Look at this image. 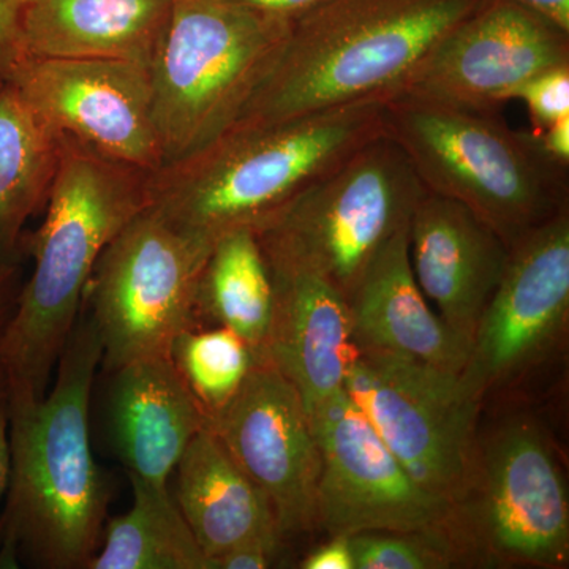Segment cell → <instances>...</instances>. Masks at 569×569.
Segmentation results:
<instances>
[{
    "mask_svg": "<svg viewBox=\"0 0 569 569\" xmlns=\"http://www.w3.org/2000/svg\"><path fill=\"white\" fill-rule=\"evenodd\" d=\"M103 351L92 318L74 325L54 388L9 400L10 478L0 522L3 568L18 559L88 569L99 550L110 486L93 460L89 403Z\"/></svg>",
    "mask_w": 569,
    "mask_h": 569,
    "instance_id": "cell-1",
    "label": "cell"
},
{
    "mask_svg": "<svg viewBox=\"0 0 569 569\" xmlns=\"http://www.w3.org/2000/svg\"><path fill=\"white\" fill-rule=\"evenodd\" d=\"M148 171L59 137L58 170L39 230L26 239L31 279L0 336L7 396L41 399L78 320L93 268L112 238L151 204Z\"/></svg>",
    "mask_w": 569,
    "mask_h": 569,
    "instance_id": "cell-2",
    "label": "cell"
},
{
    "mask_svg": "<svg viewBox=\"0 0 569 569\" xmlns=\"http://www.w3.org/2000/svg\"><path fill=\"white\" fill-rule=\"evenodd\" d=\"M388 96L272 123H234L151 176V208L183 233L216 241L258 227L385 133Z\"/></svg>",
    "mask_w": 569,
    "mask_h": 569,
    "instance_id": "cell-3",
    "label": "cell"
},
{
    "mask_svg": "<svg viewBox=\"0 0 569 569\" xmlns=\"http://www.w3.org/2000/svg\"><path fill=\"white\" fill-rule=\"evenodd\" d=\"M482 2L325 0L291 22L279 59L234 123L282 122L366 97H391L433 44Z\"/></svg>",
    "mask_w": 569,
    "mask_h": 569,
    "instance_id": "cell-4",
    "label": "cell"
},
{
    "mask_svg": "<svg viewBox=\"0 0 569 569\" xmlns=\"http://www.w3.org/2000/svg\"><path fill=\"white\" fill-rule=\"evenodd\" d=\"M385 133L427 192L467 206L509 249L568 208L569 167L546 156L531 130H512L500 111L392 97Z\"/></svg>",
    "mask_w": 569,
    "mask_h": 569,
    "instance_id": "cell-5",
    "label": "cell"
},
{
    "mask_svg": "<svg viewBox=\"0 0 569 569\" xmlns=\"http://www.w3.org/2000/svg\"><path fill=\"white\" fill-rule=\"evenodd\" d=\"M291 21L230 0H171L151 63L163 164L227 132L279 59Z\"/></svg>",
    "mask_w": 569,
    "mask_h": 569,
    "instance_id": "cell-6",
    "label": "cell"
},
{
    "mask_svg": "<svg viewBox=\"0 0 569 569\" xmlns=\"http://www.w3.org/2000/svg\"><path fill=\"white\" fill-rule=\"evenodd\" d=\"M426 192L406 153L383 133L253 231L266 263L320 277L348 301Z\"/></svg>",
    "mask_w": 569,
    "mask_h": 569,
    "instance_id": "cell-7",
    "label": "cell"
},
{
    "mask_svg": "<svg viewBox=\"0 0 569 569\" xmlns=\"http://www.w3.org/2000/svg\"><path fill=\"white\" fill-rule=\"evenodd\" d=\"M212 242L183 233L151 206L104 247L84 298L108 369L171 355L197 320V287Z\"/></svg>",
    "mask_w": 569,
    "mask_h": 569,
    "instance_id": "cell-8",
    "label": "cell"
},
{
    "mask_svg": "<svg viewBox=\"0 0 569 569\" xmlns=\"http://www.w3.org/2000/svg\"><path fill=\"white\" fill-rule=\"evenodd\" d=\"M343 389L415 481L455 507L466 500L477 468L482 399L460 373L408 356L358 350Z\"/></svg>",
    "mask_w": 569,
    "mask_h": 569,
    "instance_id": "cell-9",
    "label": "cell"
},
{
    "mask_svg": "<svg viewBox=\"0 0 569 569\" xmlns=\"http://www.w3.org/2000/svg\"><path fill=\"white\" fill-rule=\"evenodd\" d=\"M320 449L317 527L329 537L403 531L448 538L467 556L458 507L411 478L346 389L312 411Z\"/></svg>",
    "mask_w": 569,
    "mask_h": 569,
    "instance_id": "cell-10",
    "label": "cell"
},
{
    "mask_svg": "<svg viewBox=\"0 0 569 569\" xmlns=\"http://www.w3.org/2000/svg\"><path fill=\"white\" fill-rule=\"evenodd\" d=\"M458 518L468 556L549 568L567 563V486L538 426L520 419L492 438L477 459Z\"/></svg>",
    "mask_w": 569,
    "mask_h": 569,
    "instance_id": "cell-11",
    "label": "cell"
},
{
    "mask_svg": "<svg viewBox=\"0 0 569 569\" xmlns=\"http://www.w3.org/2000/svg\"><path fill=\"white\" fill-rule=\"evenodd\" d=\"M3 82L56 137L148 173L162 168L149 67L110 59L24 58Z\"/></svg>",
    "mask_w": 569,
    "mask_h": 569,
    "instance_id": "cell-12",
    "label": "cell"
},
{
    "mask_svg": "<svg viewBox=\"0 0 569 569\" xmlns=\"http://www.w3.org/2000/svg\"><path fill=\"white\" fill-rule=\"evenodd\" d=\"M569 66V32L512 0H485L441 37L392 97L498 112L541 71Z\"/></svg>",
    "mask_w": 569,
    "mask_h": 569,
    "instance_id": "cell-13",
    "label": "cell"
},
{
    "mask_svg": "<svg viewBox=\"0 0 569 569\" xmlns=\"http://www.w3.org/2000/svg\"><path fill=\"white\" fill-rule=\"evenodd\" d=\"M569 316V208L509 249L507 269L479 318L460 377L485 399L537 365Z\"/></svg>",
    "mask_w": 569,
    "mask_h": 569,
    "instance_id": "cell-14",
    "label": "cell"
},
{
    "mask_svg": "<svg viewBox=\"0 0 569 569\" xmlns=\"http://www.w3.org/2000/svg\"><path fill=\"white\" fill-rule=\"evenodd\" d=\"M206 418L263 490L282 537L316 529L320 449L295 385L268 361H258L239 391Z\"/></svg>",
    "mask_w": 569,
    "mask_h": 569,
    "instance_id": "cell-15",
    "label": "cell"
},
{
    "mask_svg": "<svg viewBox=\"0 0 569 569\" xmlns=\"http://www.w3.org/2000/svg\"><path fill=\"white\" fill-rule=\"evenodd\" d=\"M408 249L427 301L470 343L507 269L509 247L467 206L426 192L410 219Z\"/></svg>",
    "mask_w": 569,
    "mask_h": 569,
    "instance_id": "cell-16",
    "label": "cell"
},
{
    "mask_svg": "<svg viewBox=\"0 0 569 569\" xmlns=\"http://www.w3.org/2000/svg\"><path fill=\"white\" fill-rule=\"evenodd\" d=\"M269 272L274 317L260 361L274 366L295 385L310 413L346 387L358 351L350 306L320 277L276 266H269Z\"/></svg>",
    "mask_w": 569,
    "mask_h": 569,
    "instance_id": "cell-17",
    "label": "cell"
},
{
    "mask_svg": "<svg viewBox=\"0 0 569 569\" xmlns=\"http://www.w3.org/2000/svg\"><path fill=\"white\" fill-rule=\"evenodd\" d=\"M108 418L116 452L129 475L168 486L183 451L206 425L171 356L112 370Z\"/></svg>",
    "mask_w": 569,
    "mask_h": 569,
    "instance_id": "cell-18",
    "label": "cell"
},
{
    "mask_svg": "<svg viewBox=\"0 0 569 569\" xmlns=\"http://www.w3.org/2000/svg\"><path fill=\"white\" fill-rule=\"evenodd\" d=\"M408 227L377 254L348 299L356 348L408 356L460 373L470 343L433 312L419 288Z\"/></svg>",
    "mask_w": 569,
    "mask_h": 569,
    "instance_id": "cell-19",
    "label": "cell"
},
{
    "mask_svg": "<svg viewBox=\"0 0 569 569\" xmlns=\"http://www.w3.org/2000/svg\"><path fill=\"white\" fill-rule=\"evenodd\" d=\"M170 13L171 0H31L17 61L110 59L151 69Z\"/></svg>",
    "mask_w": 569,
    "mask_h": 569,
    "instance_id": "cell-20",
    "label": "cell"
},
{
    "mask_svg": "<svg viewBox=\"0 0 569 569\" xmlns=\"http://www.w3.org/2000/svg\"><path fill=\"white\" fill-rule=\"evenodd\" d=\"M176 503L209 560L249 542L280 546L263 490L239 467L208 421L183 451Z\"/></svg>",
    "mask_w": 569,
    "mask_h": 569,
    "instance_id": "cell-21",
    "label": "cell"
},
{
    "mask_svg": "<svg viewBox=\"0 0 569 569\" xmlns=\"http://www.w3.org/2000/svg\"><path fill=\"white\" fill-rule=\"evenodd\" d=\"M59 137L3 82L0 88V272L17 269L26 222L44 206L58 170Z\"/></svg>",
    "mask_w": 569,
    "mask_h": 569,
    "instance_id": "cell-22",
    "label": "cell"
},
{
    "mask_svg": "<svg viewBox=\"0 0 569 569\" xmlns=\"http://www.w3.org/2000/svg\"><path fill=\"white\" fill-rule=\"evenodd\" d=\"M231 329L263 358L272 317L274 284L253 228L239 227L213 241L197 287V318Z\"/></svg>",
    "mask_w": 569,
    "mask_h": 569,
    "instance_id": "cell-23",
    "label": "cell"
},
{
    "mask_svg": "<svg viewBox=\"0 0 569 569\" xmlns=\"http://www.w3.org/2000/svg\"><path fill=\"white\" fill-rule=\"evenodd\" d=\"M129 477L132 508L108 523L88 569H212L168 486Z\"/></svg>",
    "mask_w": 569,
    "mask_h": 569,
    "instance_id": "cell-24",
    "label": "cell"
},
{
    "mask_svg": "<svg viewBox=\"0 0 569 569\" xmlns=\"http://www.w3.org/2000/svg\"><path fill=\"white\" fill-rule=\"evenodd\" d=\"M171 359L206 417L239 391L257 365V355L231 329H186L171 348Z\"/></svg>",
    "mask_w": 569,
    "mask_h": 569,
    "instance_id": "cell-25",
    "label": "cell"
},
{
    "mask_svg": "<svg viewBox=\"0 0 569 569\" xmlns=\"http://www.w3.org/2000/svg\"><path fill=\"white\" fill-rule=\"evenodd\" d=\"M355 569H447L466 557L448 538L403 531H361L350 537Z\"/></svg>",
    "mask_w": 569,
    "mask_h": 569,
    "instance_id": "cell-26",
    "label": "cell"
},
{
    "mask_svg": "<svg viewBox=\"0 0 569 569\" xmlns=\"http://www.w3.org/2000/svg\"><path fill=\"white\" fill-rule=\"evenodd\" d=\"M511 100L527 104L533 133L569 118V66L553 67L520 82L508 93L507 102Z\"/></svg>",
    "mask_w": 569,
    "mask_h": 569,
    "instance_id": "cell-27",
    "label": "cell"
},
{
    "mask_svg": "<svg viewBox=\"0 0 569 569\" xmlns=\"http://www.w3.org/2000/svg\"><path fill=\"white\" fill-rule=\"evenodd\" d=\"M31 0H0V78L18 59L22 14Z\"/></svg>",
    "mask_w": 569,
    "mask_h": 569,
    "instance_id": "cell-28",
    "label": "cell"
},
{
    "mask_svg": "<svg viewBox=\"0 0 569 569\" xmlns=\"http://www.w3.org/2000/svg\"><path fill=\"white\" fill-rule=\"evenodd\" d=\"M279 546L249 542L212 560V569H264L272 567Z\"/></svg>",
    "mask_w": 569,
    "mask_h": 569,
    "instance_id": "cell-29",
    "label": "cell"
},
{
    "mask_svg": "<svg viewBox=\"0 0 569 569\" xmlns=\"http://www.w3.org/2000/svg\"><path fill=\"white\" fill-rule=\"evenodd\" d=\"M302 569H355L350 537H329L301 563Z\"/></svg>",
    "mask_w": 569,
    "mask_h": 569,
    "instance_id": "cell-30",
    "label": "cell"
},
{
    "mask_svg": "<svg viewBox=\"0 0 569 569\" xmlns=\"http://www.w3.org/2000/svg\"><path fill=\"white\" fill-rule=\"evenodd\" d=\"M230 2L239 3L247 9L258 11V13L293 22L307 11L316 9L325 0H230Z\"/></svg>",
    "mask_w": 569,
    "mask_h": 569,
    "instance_id": "cell-31",
    "label": "cell"
},
{
    "mask_svg": "<svg viewBox=\"0 0 569 569\" xmlns=\"http://www.w3.org/2000/svg\"><path fill=\"white\" fill-rule=\"evenodd\" d=\"M535 134L546 156H549L553 162L569 167V118L560 119L548 129Z\"/></svg>",
    "mask_w": 569,
    "mask_h": 569,
    "instance_id": "cell-32",
    "label": "cell"
},
{
    "mask_svg": "<svg viewBox=\"0 0 569 569\" xmlns=\"http://www.w3.org/2000/svg\"><path fill=\"white\" fill-rule=\"evenodd\" d=\"M10 478V445H9V400L7 389H0V500L7 493ZM0 568H3L0 557Z\"/></svg>",
    "mask_w": 569,
    "mask_h": 569,
    "instance_id": "cell-33",
    "label": "cell"
},
{
    "mask_svg": "<svg viewBox=\"0 0 569 569\" xmlns=\"http://www.w3.org/2000/svg\"><path fill=\"white\" fill-rule=\"evenodd\" d=\"M512 2L537 11L569 32V0H512Z\"/></svg>",
    "mask_w": 569,
    "mask_h": 569,
    "instance_id": "cell-34",
    "label": "cell"
},
{
    "mask_svg": "<svg viewBox=\"0 0 569 569\" xmlns=\"http://www.w3.org/2000/svg\"><path fill=\"white\" fill-rule=\"evenodd\" d=\"M17 269L11 271L0 272V336H2L3 328L13 312L14 301V284H17Z\"/></svg>",
    "mask_w": 569,
    "mask_h": 569,
    "instance_id": "cell-35",
    "label": "cell"
},
{
    "mask_svg": "<svg viewBox=\"0 0 569 569\" xmlns=\"http://www.w3.org/2000/svg\"><path fill=\"white\" fill-rule=\"evenodd\" d=\"M6 387V381H3L2 373H0V389Z\"/></svg>",
    "mask_w": 569,
    "mask_h": 569,
    "instance_id": "cell-36",
    "label": "cell"
},
{
    "mask_svg": "<svg viewBox=\"0 0 569 569\" xmlns=\"http://www.w3.org/2000/svg\"><path fill=\"white\" fill-rule=\"evenodd\" d=\"M2 86H3V80H2V78H0V88H2Z\"/></svg>",
    "mask_w": 569,
    "mask_h": 569,
    "instance_id": "cell-37",
    "label": "cell"
}]
</instances>
